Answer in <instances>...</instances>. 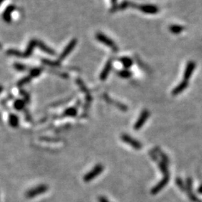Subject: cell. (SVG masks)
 <instances>
[{"label":"cell","mask_w":202,"mask_h":202,"mask_svg":"<svg viewBox=\"0 0 202 202\" xmlns=\"http://www.w3.org/2000/svg\"><path fill=\"white\" fill-rule=\"evenodd\" d=\"M149 116H150V112H149L148 110H144L142 112H141V114L138 118L137 121H136V123L134 125V129L136 130H139L142 127V126L145 124V122L147 121V120L148 119Z\"/></svg>","instance_id":"7"},{"label":"cell","mask_w":202,"mask_h":202,"mask_svg":"<svg viewBox=\"0 0 202 202\" xmlns=\"http://www.w3.org/2000/svg\"><path fill=\"white\" fill-rule=\"evenodd\" d=\"M14 69H16V70H18V71H21V72L25 71L27 68V67L25 66V65H23V64H22V63H19V62L14 63Z\"/></svg>","instance_id":"28"},{"label":"cell","mask_w":202,"mask_h":202,"mask_svg":"<svg viewBox=\"0 0 202 202\" xmlns=\"http://www.w3.org/2000/svg\"><path fill=\"white\" fill-rule=\"evenodd\" d=\"M76 83H77V85H79V88L81 89L82 92H84L85 94H86V95H88V94H90V93H89V91H88V88H87V87L85 86V84H84V83H83V82L82 81L81 79H77V80H76Z\"/></svg>","instance_id":"27"},{"label":"cell","mask_w":202,"mask_h":202,"mask_svg":"<svg viewBox=\"0 0 202 202\" xmlns=\"http://www.w3.org/2000/svg\"><path fill=\"white\" fill-rule=\"evenodd\" d=\"M35 47H37V40L32 39L31 40L29 43V44L27 45L26 49H25V52H23V58H29L33 53L34 48Z\"/></svg>","instance_id":"12"},{"label":"cell","mask_w":202,"mask_h":202,"mask_svg":"<svg viewBox=\"0 0 202 202\" xmlns=\"http://www.w3.org/2000/svg\"><path fill=\"white\" fill-rule=\"evenodd\" d=\"M177 184L178 185V186L180 187V188L182 189V190H184V185H183V182H182V181H181V180L180 179H177Z\"/></svg>","instance_id":"31"},{"label":"cell","mask_w":202,"mask_h":202,"mask_svg":"<svg viewBox=\"0 0 202 202\" xmlns=\"http://www.w3.org/2000/svg\"><path fill=\"white\" fill-rule=\"evenodd\" d=\"M42 73V69L39 68V67H34V68H32L29 71V76L32 78L38 77Z\"/></svg>","instance_id":"26"},{"label":"cell","mask_w":202,"mask_h":202,"mask_svg":"<svg viewBox=\"0 0 202 202\" xmlns=\"http://www.w3.org/2000/svg\"><path fill=\"white\" fill-rule=\"evenodd\" d=\"M195 67L196 65L195 61H190L187 63L186 67V69L184 70V74H183V80L189 81L191 76H192V73L194 72L195 69Z\"/></svg>","instance_id":"10"},{"label":"cell","mask_w":202,"mask_h":202,"mask_svg":"<svg viewBox=\"0 0 202 202\" xmlns=\"http://www.w3.org/2000/svg\"><path fill=\"white\" fill-rule=\"evenodd\" d=\"M112 69V60L110 59L108 60L106 64L105 65L104 67L102 70V71L100 74V79H101V81H105L106 79V78L108 77L109 74H110L111 70Z\"/></svg>","instance_id":"11"},{"label":"cell","mask_w":202,"mask_h":202,"mask_svg":"<svg viewBox=\"0 0 202 202\" xmlns=\"http://www.w3.org/2000/svg\"><path fill=\"white\" fill-rule=\"evenodd\" d=\"M37 47H38V48L41 51H43L45 53L49 54V55L50 56H55L56 54L54 50H52L50 47H48L47 44H45L43 41H39V40H37Z\"/></svg>","instance_id":"13"},{"label":"cell","mask_w":202,"mask_h":202,"mask_svg":"<svg viewBox=\"0 0 202 202\" xmlns=\"http://www.w3.org/2000/svg\"><path fill=\"white\" fill-rule=\"evenodd\" d=\"M121 139L123 142L128 144L131 147H133L134 149H136V150H139V149H141V147H142V145H141V142H139V141H137L136 139L131 137L129 135L122 134L121 136Z\"/></svg>","instance_id":"5"},{"label":"cell","mask_w":202,"mask_h":202,"mask_svg":"<svg viewBox=\"0 0 202 202\" xmlns=\"http://www.w3.org/2000/svg\"><path fill=\"white\" fill-rule=\"evenodd\" d=\"M104 170V166L101 164H97L93 168L90 172H88L83 177V180H84L85 182L86 183H88V182L92 181V180H94V178H96L100 174L103 172V171Z\"/></svg>","instance_id":"2"},{"label":"cell","mask_w":202,"mask_h":202,"mask_svg":"<svg viewBox=\"0 0 202 202\" xmlns=\"http://www.w3.org/2000/svg\"><path fill=\"white\" fill-rule=\"evenodd\" d=\"M3 2H4V0H0V5H1Z\"/></svg>","instance_id":"35"},{"label":"cell","mask_w":202,"mask_h":202,"mask_svg":"<svg viewBox=\"0 0 202 202\" xmlns=\"http://www.w3.org/2000/svg\"><path fill=\"white\" fill-rule=\"evenodd\" d=\"M7 54L10 56H14V57L17 58L23 57V53H22L19 50H15V49H10V50H8L7 51Z\"/></svg>","instance_id":"24"},{"label":"cell","mask_w":202,"mask_h":202,"mask_svg":"<svg viewBox=\"0 0 202 202\" xmlns=\"http://www.w3.org/2000/svg\"><path fill=\"white\" fill-rule=\"evenodd\" d=\"M76 43H77V40H76V38H74V39H72L71 41H70V42H69L68 44H67V46L65 47V48L64 49L62 52H61V53L60 54L58 61H63V60L65 59V58L67 57V56H69V54H70V52H71L72 51L74 50V49L76 47Z\"/></svg>","instance_id":"4"},{"label":"cell","mask_w":202,"mask_h":202,"mask_svg":"<svg viewBox=\"0 0 202 202\" xmlns=\"http://www.w3.org/2000/svg\"><path fill=\"white\" fill-rule=\"evenodd\" d=\"M119 61L122 64V65L125 67V69H129L132 65H133V61L130 57H127V56H123L119 59Z\"/></svg>","instance_id":"18"},{"label":"cell","mask_w":202,"mask_h":202,"mask_svg":"<svg viewBox=\"0 0 202 202\" xmlns=\"http://www.w3.org/2000/svg\"><path fill=\"white\" fill-rule=\"evenodd\" d=\"M168 29L171 32H172V34H181V32H183V30L185 29V28L183 26V25H170V26H169Z\"/></svg>","instance_id":"19"},{"label":"cell","mask_w":202,"mask_h":202,"mask_svg":"<svg viewBox=\"0 0 202 202\" xmlns=\"http://www.w3.org/2000/svg\"><path fill=\"white\" fill-rule=\"evenodd\" d=\"M78 111L76 107H69L63 112V117H76L77 115Z\"/></svg>","instance_id":"17"},{"label":"cell","mask_w":202,"mask_h":202,"mask_svg":"<svg viewBox=\"0 0 202 202\" xmlns=\"http://www.w3.org/2000/svg\"><path fill=\"white\" fill-rule=\"evenodd\" d=\"M48 190V186L46 184H41L35 186L34 188L28 190L25 193V197L28 198H32L36 197V196L42 195Z\"/></svg>","instance_id":"3"},{"label":"cell","mask_w":202,"mask_h":202,"mask_svg":"<svg viewBox=\"0 0 202 202\" xmlns=\"http://www.w3.org/2000/svg\"><path fill=\"white\" fill-rule=\"evenodd\" d=\"M25 103H26V102H25V101H23V100L17 99L14 101V108L17 111H22L25 109Z\"/></svg>","instance_id":"20"},{"label":"cell","mask_w":202,"mask_h":202,"mask_svg":"<svg viewBox=\"0 0 202 202\" xmlns=\"http://www.w3.org/2000/svg\"><path fill=\"white\" fill-rule=\"evenodd\" d=\"M42 62L44 65H47V66H50L51 67H57L60 66V61H52V60H49L47 59H43Z\"/></svg>","instance_id":"23"},{"label":"cell","mask_w":202,"mask_h":202,"mask_svg":"<svg viewBox=\"0 0 202 202\" xmlns=\"http://www.w3.org/2000/svg\"><path fill=\"white\" fill-rule=\"evenodd\" d=\"M198 192H199L200 193L202 194V186L199 187V189H198Z\"/></svg>","instance_id":"34"},{"label":"cell","mask_w":202,"mask_h":202,"mask_svg":"<svg viewBox=\"0 0 202 202\" xmlns=\"http://www.w3.org/2000/svg\"><path fill=\"white\" fill-rule=\"evenodd\" d=\"M103 97H104V99H105V101L111 103V104L114 105L116 107H117L118 109H119L120 110L123 111V112H126V111L127 110V107L126 106V105L122 104V103H119V102L112 101V100L111 99V98L109 97V96L107 95V94H103Z\"/></svg>","instance_id":"15"},{"label":"cell","mask_w":202,"mask_h":202,"mask_svg":"<svg viewBox=\"0 0 202 202\" xmlns=\"http://www.w3.org/2000/svg\"><path fill=\"white\" fill-rule=\"evenodd\" d=\"M8 122L10 126L13 127V128H17V127L19 126L20 120L17 114H10L8 117Z\"/></svg>","instance_id":"16"},{"label":"cell","mask_w":202,"mask_h":202,"mask_svg":"<svg viewBox=\"0 0 202 202\" xmlns=\"http://www.w3.org/2000/svg\"><path fill=\"white\" fill-rule=\"evenodd\" d=\"M95 38L99 42L102 43L103 44H104L106 47L112 49V50L114 52H117L118 51V47L117 45H116V43H114L111 38L107 37L105 34H103L102 32H97V33L96 34Z\"/></svg>","instance_id":"1"},{"label":"cell","mask_w":202,"mask_h":202,"mask_svg":"<svg viewBox=\"0 0 202 202\" xmlns=\"http://www.w3.org/2000/svg\"><path fill=\"white\" fill-rule=\"evenodd\" d=\"M3 86H2V85H0V94H1L2 92V91H3Z\"/></svg>","instance_id":"33"},{"label":"cell","mask_w":202,"mask_h":202,"mask_svg":"<svg viewBox=\"0 0 202 202\" xmlns=\"http://www.w3.org/2000/svg\"><path fill=\"white\" fill-rule=\"evenodd\" d=\"M15 10H16V6L14 5H8V6L5 8V10L4 11V12H3L2 14V16L3 20H4L5 23H10L11 22L12 20L11 14Z\"/></svg>","instance_id":"9"},{"label":"cell","mask_w":202,"mask_h":202,"mask_svg":"<svg viewBox=\"0 0 202 202\" xmlns=\"http://www.w3.org/2000/svg\"><path fill=\"white\" fill-rule=\"evenodd\" d=\"M132 6L136 7V8L141 11V12L147 14H155L156 13L159 12V8H158V7H156V5H141L136 6V5L132 4Z\"/></svg>","instance_id":"6"},{"label":"cell","mask_w":202,"mask_h":202,"mask_svg":"<svg viewBox=\"0 0 202 202\" xmlns=\"http://www.w3.org/2000/svg\"><path fill=\"white\" fill-rule=\"evenodd\" d=\"M189 85V82L188 81H186V80H183V81H182L181 83H180L179 84L176 88H174L173 89L172 91V95L175 96V95H178V94H180L181 93H182L183 92V91L185 90L186 88L188 87Z\"/></svg>","instance_id":"14"},{"label":"cell","mask_w":202,"mask_h":202,"mask_svg":"<svg viewBox=\"0 0 202 202\" xmlns=\"http://www.w3.org/2000/svg\"><path fill=\"white\" fill-rule=\"evenodd\" d=\"M158 165H159V169L162 172H163V175H170L169 174V172L168 169V166H167V163H165V162L160 161L158 163Z\"/></svg>","instance_id":"22"},{"label":"cell","mask_w":202,"mask_h":202,"mask_svg":"<svg viewBox=\"0 0 202 202\" xmlns=\"http://www.w3.org/2000/svg\"><path fill=\"white\" fill-rule=\"evenodd\" d=\"M98 201L99 202H111L109 201L106 198L104 197V196H101V197L98 198Z\"/></svg>","instance_id":"32"},{"label":"cell","mask_w":202,"mask_h":202,"mask_svg":"<svg viewBox=\"0 0 202 202\" xmlns=\"http://www.w3.org/2000/svg\"><path fill=\"white\" fill-rule=\"evenodd\" d=\"M20 94L23 95V97H24V101L25 102H29L30 101V98H29V94L27 92H24V91H21L20 92Z\"/></svg>","instance_id":"30"},{"label":"cell","mask_w":202,"mask_h":202,"mask_svg":"<svg viewBox=\"0 0 202 202\" xmlns=\"http://www.w3.org/2000/svg\"><path fill=\"white\" fill-rule=\"evenodd\" d=\"M31 80H32V77H31L30 76H25V77L22 78L21 79H20L19 81H18L17 86L19 87V88H21V87L24 86V85L28 84V83H29Z\"/></svg>","instance_id":"25"},{"label":"cell","mask_w":202,"mask_h":202,"mask_svg":"<svg viewBox=\"0 0 202 202\" xmlns=\"http://www.w3.org/2000/svg\"><path fill=\"white\" fill-rule=\"evenodd\" d=\"M118 75L120 76V77L123 78V79H128V78H130L132 76V74L130 70H129L128 69H124V70H121L118 71Z\"/></svg>","instance_id":"21"},{"label":"cell","mask_w":202,"mask_h":202,"mask_svg":"<svg viewBox=\"0 0 202 202\" xmlns=\"http://www.w3.org/2000/svg\"><path fill=\"white\" fill-rule=\"evenodd\" d=\"M130 6H132V3H131L130 2L123 1L121 3V4H120L119 6H118V10L123 11V10H125V9H127L128 7H130Z\"/></svg>","instance_id":"29"},{"label":"cell","mask_w":202,"mask_h":202,"mask_svg":"<svg viewBox=\"0 0 202 202\" xmlns=\"http://www.w3.org/2000/svg\"><path fill=\"white\" fill-rule=\"evenodd\" d=\"M169 180H170V175L164 176V177H163V179H162L161 181H160L159 183H158L157 184H156L155 186L152 189L151 191H150L151 194L156 195V194H157L159 192H160V191L164 188L165 186L168 184Z\"/></svg>","instance_id":"8"}]
</instances>
